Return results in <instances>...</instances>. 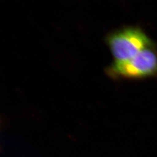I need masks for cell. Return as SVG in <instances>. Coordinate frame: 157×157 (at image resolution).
<instances>
[{
	"label": "cell",
	"mask_w": 157,
	"mask_h": 157,
	"mask_svg": "<svg viewBox=\"0 0 157 157\" xmlns=\"http://www.w3.org/2000/svg\"><path fill=\"white\" fill-rule=\"evenodd\" d=\"M105 41L114 62L129 60L155 43L139 26H128L107 34Z\"/></svg>",
	"instance_id": "obj_1"
},
{
	"label": "cell",
	"mask_w": 157,
	"mask_h": 157,
	"mask_svg": "<svg viewBox=\"0 0 157 157\" xmlns=\"http://www.w3.org/2000/svg\"><path fill=\"white\" fill-rule=\"evenodd\" d=\"M106 72L114 79L157 78V43L141 51L129 60L113 62L107 67Z\"/></svg>",
	"instance_id": "obj_2"
}]
</instances>
